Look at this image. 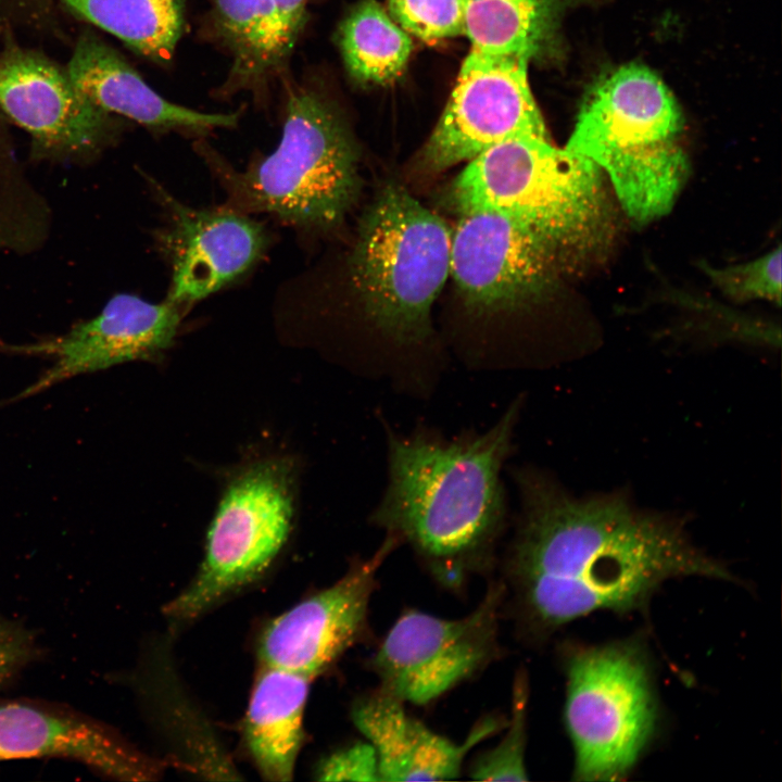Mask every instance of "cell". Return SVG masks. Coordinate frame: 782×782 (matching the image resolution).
<instances>
[{"mask_svg": "<svg viewBox=\"0 0 782 782\" xmlns=\"http://www.w3.org/2000/svg\"><path fill=\"white\" fill-rule=\"evenodd\" d=\"M515 478L520 510L501 581L504 605L528 638L595 611L644 608L669 579L732 580L676 517L643 510L617 492L572 495L535 469Z\"/></svg>", "mask_w": 782, "mask_h": 782, "instance_id": "6da1fadb", "label": "cell"}, {"mask_svg": "<svg viewBox=\"0 0 782 782\" xmlns=\"http://www.w3.org/2000/svg\"><path fill=\"white\" fill-rule=\"evenodd\" d=\"M519 401L489 430L453 439L388 434V483L374 525L408 544L431 577L459 591L495 565L507 518L502 469Z\"/></svg>", "mask_w": 782, "mask_h": 782, "instance_id": "7a4b0ae2", "label": "cell"}, {"mask_svg": "<svg viewBox=\"0 0 782 782\" xmlns=\"http://www.w3.org/2000/svg\"><path fill=\"white\" fill-rule=\"evenodd\" d=\"M227 192L225 207L266 213L313 236L333 229L357 192V149L335 106L315 88L289 89L277 148L244 171L200 147Z\"/></svg>", "mask_w": 782, "mask_h": 782, "instance_id": "3957f363", "label": "cell"}, {"mask_svg": "<svg viewBox=\"0 0 782 782\" xmlns=\"http://www.w3.org/2000/svg\"><path fill=\"white\" fill-rule=\"evenodd\" d=\"M683 117L664 81L630 64L591 87L566 149L606 173L627 214L647 223L668 213L689 175Z\"/></svg>", "mask_w": 782, "mask_h": 782, "instance_id": "277c9868", "label": "cell"}, {"mask_svg": "<svg viewBox=\"0 0 782 782\" xmlns=\"http://www.w3.org/2000/svg\"><path fill=\"white\" fill-rule=\"evenodd\" d=\"M452 198L461 213L492 211L516 219L559 258L598 248L610 228L601 169L548 138L517 137L484 150L457 176Z\"/></svg>", "mask_w": 782, "mask_h": 782, "instance_id": "5b68a950", "label": "cell"}, {"mask_svg": "<svg viewBox=\"0 0 782 782\" xmlns=\"http://www.w3.org/2000/svg\"><path fill=\"white\" fill-rule=\"evenodd\" d=\"M451 236L444 220L394 184L362 218L350 281L370 318L399 341L428 331L431 305L450 275Z\"/></svg>", "mask_w": 782, "mask_h": 782, "instance_id": "8992f818", "label": "cell"}, {"mask_svg": "<svg viewBox=\"0 0 782 782\" xmlns=\"http://www.w3.org/2000/svg\"><path fill=\"white\" fill-rule=\"evenodd\" d=\"M564 721L576 781H619L634 768L658 723L645 653L634 642L576 647L565 658Z\"/></svg>", "mask_w": 782, "mask_h": 782, "instance_id": "52a82bcc", "label": "cell"}, {"mask_svg": "<svg viewBox=\"0 0 782 782\" xmlns=\"http://www.w3.org/2000/svg\"><path fill=\"white\" fill-rule=\"evenodd\" d=\"M283 459L250 464L227 484L210 525L204 558L192 582L165 607L188 621L258 579L285 545L293 502Z\"/></svg>", "mask_w": 782, "mask_h": 782, "instance_id": "ba28073f", "label": "cell"}, {"mask_svg": "<svg viewBox=\"0 0 782 782\" xmlns=\"http://www.w3.org/2000/svg\"><path fill=\"white\" fill-rule=\"evenodd\" d=\"M505 588L489 584L478 606L457 619L415 609L403 613L369 660L380 690L424 706L468 680L500 654Z\"/></svg>", "mask_w": 782, "mask_h": 782, "instance_id": "9c48e42d", "label": "cell"}, {"mask_svg": "<svg viewBox=\"0 0 782 782\" xmlns=\"http://www.w3.org/2000/svg\"><path fill=\"white\" fill-rule=\"evenodd\" d=\"M0 111L30 135L34 160L94 159L122 128L77 89L66 70L14 43L0 51Z\"/></svg>", "mask_w": 782, "mask_h": 782, "instance_id": "30bf717a", "label": "cell"}, {"mask_svg": "<svg viewBox=\"0 0 782 782\" xmlns=\"http://www.w3.org/2000/svg\"><path fill=\"white\" fill-rule=\"evenodd\" d=\"M527 70L525 60L469 50L424 149L426 167L445 169L512 138H547Z\"/></svg>", "mask_w": 782, "mask_h": 782, "instance_id": "8fae6325", "label": "cell"}, {"mask_svg": "<svg viewBox=\"0 0 782 782\" xmlns=\"http://www.w3.org/2000/svg\"><path fill=\"white\" fill-rule=\"evenodd\" d=\"M165 216L154 234L171 269L166 300L182 308L244 276L269 245L265 227L228 207L195 209L144 175Z\"/></svg>", "mask_w": 782, "mask_h": 782, "instance_id": "7c38bea8", "label": "cell"}, {"mask_svg": "<svg viewBox=\"0 0 782 782\" xmlns=\"http://www.w3.org/2000/svg\"><path fill=\"white\" fill-rule=\"evenodd\" d=\"M184 308L151 303L131 293L112 297L91 319L67 332L24 344L0 343V353L42 356L52 366L4 404L36 395L72 379L133 361H156L175 340Z\"/></svg>", "mask_w": 782, "mask_h": 782, "instance_id": "4fadbf2b", "label": "cell"}, {"mask_svg": "<svg viewBox=\"0 0 782 782\" xmlns=\"http://www.w3.org/2000/svg\"><path fill=\"white\" fill-rule=\"evenodd\" d=\"M399 545L387 534L370 557L357 559L332 585L273 619L258 641L261 665L312 680L328 669L365 634L378 571Z\"/></svg>", "mask_w": 782, "mask_h": 782, "instance_id": "5bb4252c", "label": "cell"}, {"mask_svg": "<svg viewBox=\"0 0 782 782\" xmlns=\"http://www.w3.org/2000/svg\"><path fill=\"white\" fill-rule=\"evenodd\" d=\"M559 256L527 226L492 211H468L451 236L450 274L476 306L517 305L551 281Z\"/></svg>", "mask_w": 782, "mask_h": 782, "instance_id": "9a60e30c", "label": "cell"}, {"mask_svg": "<svg viewBox=\"0 0 782 782\" xmlns=\"http://www.w3.org/2000/svg\"><path fill=\"white\" fill-rule=\"evenodd\" d=\"M64 758L105 778L147 781L160 766L102 721L70 706L33 698H0V761Z\"/></svg>", "mask_w": 782, "mask_h": 782, "instance_id": "2e32d148", "label": "cell"}, {"mask_svg": "<svg viewBox=\"0 0 782 782\" xmlns=\"http://www.w3.org/2000/svg\"><path fill=\"white\" fill-rule=\"evenodd\" d=\"M351 716L375 749L380 781L454 780L469 751L507 724L485 717L457 744L407 715L402 701L380 689L358 698Z\"/></svg>", "mask_w": 782, "mask_h": 782, "instance_id": "e0dca14e", "label": "cell"}, {"mask_svg": "<svg viewBox=\"0 0 782 782\" xmlns=\"http://www.w3.org/2000/svg\"><path fill=\"white\" fill-rule=\"evenodd\" d=\"M66 71L94 105L155 133L199 136L235 127L239 119L237 112L204 113L164 99L116 49L91 30L79 36Z\"/></svg>", "mask_w": 782, "mask_h": 782, "instance_id": "ac0fdd59", "label": "cell"}, {"mask_svg": "<svg viewBox=\"0 0 782 782\" xmlns=\"http://www.w3.org/2000/svg\"><path fill=\"white\" fill-rule=\"evenodd\" d=\"M312 679L261 665L244 718V741L263 778L290 781L302 746Z\"/></svg>", "mask_w": 782, "mask_h": 782, "instance_id": "d6986e66", "label": "cell"}, {"mask_svg": "<svg viewBox=\"0 0 782 782\" xmlns=\"http://www.w3.org/2000/svg\"><path fill=\"white\" fill-rule=\"evenodd\" d=\"M584 0H466L470 51L527 61L555 52L566 10Z\"/></svg>", "mask_w": 782, "mask_h": 782, "instance_id": "ffe728a7", "label": "cell"}, {"mask_svg": "<svg viewBox=\"0 0 782 782\" xmlns=\"http://www.w3.org/2000/svg\"><path fill=\"white\" fill-rule=\"evenodd\" d=\"M210 18L214 37L232 60L231 86L261 84L291 52L273 0H213Z\"/></svg>", "mask_w": 782, "mask_h": 782, "instance_id": "44dd1931", "label": "cell"}, {"mask_svg": "<svg viewBox=\"0 0 782 782\" xmlns=\"http://www.w3.org/2000/svg\"><path fill=\"white\" fill-rule=\"evenodd\" d=\"M76 15L157 63L174 55L184 28L181 0H60Z\"/></svg>", "mask_w": 782, "mask_h": 782, "instance_id": "7402d4cb", "label": "cell"}, {"mask_svg": "<svg viewBox=\"0 0 782 782\" xmlns=\"http://www.w3.org/2000/svg\"><path fill=\"white\" fill-rule=\"evenodd\" d=\"M338 43L349 73L371 84L399 77L413 49L409 35L374 0L349 11L339 26Z\"/></svg>", "mask_w": 782, "mask_h": 782, "instance_id": "603a6c76", "label": "cell"}, {"mask_svg": "<svg viewBox=\"0 0 782 782\" xmlns=\"http://www.w3.org/2000/svg\"><path fill=\"white\" fill-rule=\"evenodd\" d=\"M0 111V254H20L45 232L50 207L20 165Z\"/></svg>", "mask_w": 782, "mask_h": 782, "instance_id": "cb8c5ba5", "label": "cell"}, {"mask_svg": "<svg viewBox=\"0 0 782 782\" xmlns=\"http://www.w3.org/2000/svg\"><path fill=\"white\" fill-rule=\"evenodd\" d=\"M512 715L500 743L474 759L469 774L478 781H527L525 762L529 683L525 670H518L513 683Z\"/></svg>", "mask_w": 782, "mask_h": 782, "instance_id": "d4e9b609", "label": "cell"}, {"mask_svg": "<svg viewBox=\"0 0 782 782\" xmlns=\"http://www.w3.org/2000/svg\"><path fill=\"white\" fill-rule=\"evenodd\" d=\"M781 247L744 264L715 268L703 265L712 283L734 301L767 300L781 304Z\"/></svg>", "mask_w": 782, "mask_h": 782, "instance_id": "484cf974", "label": "cell"}, {"mask_svg": "<svg viewBox=\"0 0 782 782\" xmlns=\"http://www.w3.org/2000/svg\"><path fill=\"white\" fill-rule=\"evenodd\" d=\"M387 9L408 35L425 41L465 34L466 0H388Z\"/></svg>", "mask_w": 782, "mask_h": 782, "instance_id": "4316f807", "label": "cell"}, {"mask_svg": "<svg viewBox=\"0 0 782 782\" xmlns=\"http://www.w3.org/2000/svg\"><path fill=\"white\" fill-rule=\"evenodd\" d=\"M320 781H380L377 756L368 742H358L325 758L316 770Z\"/></svg>", "mask_w": 782, "mask_h": 782, "instance_id": "83f0119b", "label": "cell"}, {"mask_svg": "<svg viewBox=\"0 0 782 782\" xmlns=\"http://www.w3.org/2000/svg\"><path fill=\"white\" fill-rule=\"evenodd\" d=\"M41 651L31 632L24 626L0 616V685H9Z\"/></svg>", "mask_w": 782, "mask_h": 782, "instance_id": "f1b7e54d", "label": "cell"}, {"mask_svg": "<svg viewBox=\"0 0 782 782\" xmlns=\"http://www.w3.org/2000/svg\"><path fill=\"white\" fill-rule=\"evenodd\" d=\"M311 0H273L278 11L286 45L292 50L306 21V9Z\"/></svg>", "mask_w": 782, "mask_h": 782, "instance_id": "f546056e", "label": "cell"}]
</instances>
